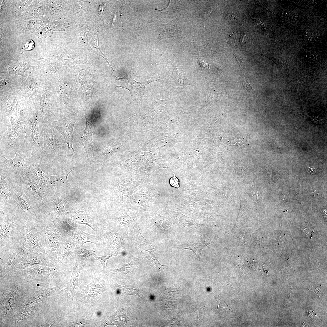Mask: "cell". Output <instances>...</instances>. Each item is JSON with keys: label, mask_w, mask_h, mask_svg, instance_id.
<instances>
[{"label": "cell", "mask_w": 327, "mask_h": 327, "mask_svg": "<svg viewBox=\"0 0 327 327\" xmlns=\"http://www.w3.org/2000/svg\"><path fill=\"white\" fill-rule=\"evenodd\" d=\"M13 151L15 156L13 159L9 160L6 158L3 151L0 150V173L20 180L22 174L29 166L36 159L40 158V156L29 148L26 147L25 145Z\"/></svg>", "instance_id": "obj_1"}, {"label": "cell", "mask_w": 327, "mask_h": 327, "mask_svg": "<svg viewBox=\"0 0 327 327\" xmlns=\"http://www.w3.org/2000/svg\"><path fill=\"white\" fill-rule=\"evenodd\" d=\"M51 129L43 121V146L40 156L48 158L60 154L65 150L64 142L58 132Z\"/></svg>", "instance_id": "obj_2"}, {"label": "cell", "mask_w": 327, "mask_h": 327, "mask_svg": "<svg viewBox=\"0 0 327 327\" xmlns=\"http://www.w3.org/2000/svg\"><path fill=\"white\" fill-rule=\"evenodd\" d=\"M43 121L37 113H34L28 119V129L26 130L27 140L30 143L29 149L39 155L43 146Z\"/></svg>", "instance_id": "obj_3"}, {"label": "cell", "mask_w": 327, "mask_h": 327, "mask_svg": "<svg viewBox=\"0 0 327 327\" xmlns=\"http://www.w3.org/2000/svg\"><path fill=\"white\" fill-rule=\"evenodd\" d=\"M59 226L61 230L73 239L76 247L82 246L88 242L98 245L101 244L102 239L100 235H92L81 230L71 222L61 221Z\"/></svg>", "instance_id": "obj_4"}, {"label": "cell", "mask_w": 327, "mask_h": 327, "mask_svg": "<svg viewBox=\"0 0 327 327\" xmlns=\"http://www.w3.org/2000/svg\"><path fill=\"white\" fill-rule=\"evenodd\" d=\"M76 121L73 113L71 112L65 117L54 121H44L51 127L54 128L60 133L64 138L70 152L74 151L73 147L74 128Z\"/></svg>", "instance_id": "obj_5"}, {"label": "cell", "mask_w": 327, "mask_h": 327, "mask_svg": "<svg viewBox=\"0 0 327 327\" xmlns=\"http://www.w3.org/2000/svg\"><path fill=\"white\" fill-rule=\"evenodd\" d=\"M26 133L8 125L6 130L0 135V150H12L25 145Z\"/></svg>", "instance_id": "obj_6"}, {"label": "cell", "mask_w": 327, "mask_h": 327, "mask_svg": "<svg viewBox=\"0 0 327 327\" xmlns=\"http://www.w3.org/2000/svg\"><path fill=\"white\" fill-rule=\"evenodd\" d=\"M20 184L24 193L33 207L38 208L43 200L46 189L42 188L35 181L31 179L25 173L20 180Z\"/></svg>", "instance_id": "obj_7"}, {"label": "cell", "mask_w": 327, "mask_h": 327, "mask_svg": "<svg viewBox=\"0 0 327 327\" xmlns=\"http://www.w3.org/2000/svg\"><path fill=\"white\" fill-rule=\"evenodd\" d=\"M98 233L103 236L107 246L124 255L127 252L124 246V239L117 231L107 228L97 223Z\"/></svg>", "instance_id": "obj_8"}, {"label": "cell", "mask_w": 327, "mask_h": 327, "mask_svg": "<svg viewBox=\"0 0 327 327\" xmlns=\"http://www.w3.org/2000/svg\"><path fill=\"white\" fill-rule=\"evenodd\" d=\"M0 205L12 206L15 203V191L20 180H17L0 173Z\"/></svg>", "instance_id": "obj_9"}, {"label": "cell", "mask_w": 327, "mask_h": 327, "mask_svg": "<svg viewBox=\"0 0 327 327\" xmlns=\"http://www.w3.org/2000/svg\"><path fill=\"white\" fill-rule=\"evenodd\" d=\"M40 158L36 159L29 166L25 173L36 182L43 189H45L50 186L49 176L41 169L39 164Z\"/></svg>", "instance_id": "obj_10"}, {"label": "cell", "mask_w": 327, "mask_h": 327, "mask_svg": "<svg viewBox=\"0 0 327 327\" xmlns=\"http://www.w3.org/2000/svg\"><path fill=\"white\" fill-rule=\"evenodd\" d=\"M86 125L84 135L81 137H76L77 141L84 147L88 156L93 154L95 147L92 140V134L94 125L92 121L88 117L85 116Z\"/></svg>", "instance_id": "obj_11"}, {"label": "cell", "mask_w": 327, "mask_h": 327, "mask_svg": "<svg viewBox=\"0 0 327 327\" xmlns=\"http://www.w3.org/2000/svg\"><path fill=\"white\" fill-rule=\"evenodd\" d=\"M131 69V68L129 72L123 78H119L116 77V80L121 82V85L117 87H121L127 89L130 93L134 90H144L146 86L152 81L150 79L142 82H137L134 80V75Z\"/></svg>", "instance_id": "obj_12"}, {"label": "cell", "mask_w": 327, "mask_h": 327, "mask_svg": "<svg viewBox=\"0 0 327 327\" xmlns=\"http://www.w3.org/2000/svg\"><path fill=\"white\" fill-rule=\"evenodd\" d=\"M94 218L90 213L85 212L83 209H80L74 213L72 216V222L75 223L87 225L98 233L97 223L95 222Z\"/></svg>", "instance_id": "obj_13"}, {"label": "cell", "mask_w": 327, "mask_h": 327, "mask_svg": "<svg viewBox=\"0 0 327 327\" xmlns=\"http://www.w3.org/2000/svg\"><path fill=\"white\" fill-rule=\"evenodd\" d=\"M86 261L76 257L72 275L69 282V291L71 296L75 288L78 285V280L80 273L86 264Z\"/></svg>", "instance_id": "obj_14"}, {"label": "cell", "mask_w": 327, "mask_h": 327, "mask_svg": "<svg viewBox=\"0 0 327 327\" xmlns=\"http://www.w3.org/2000/svg\"><path fill=\"white\" fill-rule=\"evenodd\" d=\"M76 247L74 240L68 236L64 245L62 255L64 261L67 263L76 260Z\"/></svg>", "instance_id": "obj_15"}, {"label": "cell", "mask_w": 327, "mask_h": 327, "mask_svg": "<svg viewBox=\"0 0 327 327\" xmlns=\"http://www.w3.org/2000/svg\"><path fill=\"white\" fill-rule=\"evenodd\" d=\"M213 242H210V240L206 238L201 237L191 241L190 243L189 246L185 247L184 249L193 251L196 256L197 259L200 261L201 252L203 249L208 245Z\"/></svg>", "instance_id": "obj_16"}, {"label": "cell", "mask_w": 327, "mask_h": 327, "mask_svg": "<svg viewBox=\"0 0 327 327\" xmlns=\"http://www.w3.org/2000/svg\"><path fill=\"white\" fill-rule=\"evenodd\" d=\"M74 169L57 175L49 176L50 186H64L68 184L67 177Z\"/></svg>", "instance_id": "obj_17"}, {"label": "cell", "mask_w": 327, "mask_h": 327, "mask_svg": "<svg viewBox=\"0 0 327 327\" xmlns=\"http://www.w3.org/2000/svg\"><path fill=\"white\" fill-rule=\"evenodd\" d=\"M95 249L88 250L83 248L82 246L76 247L75 249L76 258L78 257L81 260L86 261L89 257H94L96 255L95 253Z\"/></svg>", "instance_id": "obj_18"}, {"label": "cell", "mask_w": 327, "mask_h": 327, "mask_svg": "<svg viewBox=\"0 0 327 327\" xmlns=\"http://www.w3.org/2000/svg\"><path fill=\"white\" fill-rule=\"evenodd\" d=\"M9 119L10 126L14 127L22 132H26V127L28 124L27 121L23 120L13 115L10 116Z\"/></svg>", "instance_id": "obj_19"}, {"label": "cell", "mask_w": 327, "mask_h": 327, "mask_svg": "<svg viewBox=\"0 0 327 327\" xmlns=\"http://www.w3.org/2000/svg\"><path fill=\"white\" fill-rule=\"evenodd\" d=\"M116 286L122 292L124 293L126 297L129 295H132L140 297L138 289L135 286L127 285L122 286L116 284Z\"/></svg>", "instance_id": "obj_20"}, {"label": "cell", "mask_w": 327, "mask_h": 327, "mask_svg": "<svg viewBox=\"0 0 327 327\" xmlns=\"http://www.w3.org/2000/svg\"><path fill=\"white\" fill-rule=\"evenodd\" d=\"M136 262L135 260H133L121 268L112 269V271L113 274L117 275H123L128 273L130 269L134 267Z\"/></svg>", "instance_id": "obj_21"}, {"label": "cell", "mask_w": 327, "mask_h": 327, "mask_svg": "<svg viewBox=\"0 0 327 327\" xmlns=\"http://www.w3.org/2000/svg\"><path fill=\"white\" fill-rule=\"evenodd\" d=\"M25 240L28 244L32 247L38 246L39 242L36 236L33 233L27 230L25 233Z\"/></svg>", "instance_id": "obj_22"}, {"label": "cell", "mask_w": 327, "mask_h": 327, "mask_svg": "<svg viewBox=\"0 0 327 327\" xmlns=\"http://www.w3.org/2000/svg\"><path fill=\"white\" fill-rule=\"evenodd\" d=\"M120 254H121L120 253L116 251L114 253L107 256L99 257L96 255L94 257L96 260L101 263L103 269H104L106 267V263L108 260L112 257L117 256Z\"/></svg>", "instance_id": "obj_23"}, {"label": "cell", "mask_w": 327, "mask_h": 327, "mask_svg": "<svg viewBox=\"0 0 327 327\" xmlns=\"http://www.w3.org/2000/svg\"><path fill=\"white\" fill-rule=\"evenodd\" d=\"M39 259L35 257H31L25 259L21 263L20 267L22 268L27 267L33 265L40 264Z\"/></svg>", "instance_id": "obj_24"}, {"label": "cell", "mask_w": 327, "mask_h": 327, "mask_svg": "<svg viewBox=\"0 0 327 327\" xmlns=\"http://www.w3.org/2000/svg\"><path fill=\"white\" fill-rule=\"evenodd\" d=\"M9 72L11 74H18L23 76L24 70L19 66L14 65L9 67L8 70Z\"/></svg>", "instance_id": "obj_25"}, {"label": "cell", "mask_w": 327, "mask_h": 327, "mask_svg": "<svg viewBox=\"0 0 327 327\" xmlns=\"http://www.w3.org/2000/svg\"><path fill=\"white\" fill-rule=\"evenodd\" d=\"M177 74L179 80V84L180 85L184 86L189 84V80L185 78L179 71H177Z\"/></svg>", "instance_id": "obj_26"}, {"label": "cell", "mask_w": 327, "mask_h": 327, "mask_svg": "<svg viewBox=\"0 0 327 327\" xmlns=\"http://www.w3.org/2000/svg\"><path fill=\"white\" fill-rule=\"evenodd\" d=\"M169 183L170 185L173 187L177 188L179 189V180L176 176L175 174H174V176L171 177L169 179Z\"/></svg>", "instance_id": "obj_27"}, {"label": "cell", "mask_w": 327, "mask_h": 327, "mask_svg": "<svg viewBox=\"0 0 327 327\" xmlns=\"http://www.w3.org/2000/svg\"><path fill=\"white\" fill-rule=\"evenodd\" d=\"M216 95L213 94H206V103L207 104H210V103H214L216 102Z\"/></svg>", "instance_id": "obj_28"}, {"label": "cell", "mask_w": 327, "mask_h": 327, "mask_svg": "<svg viewBox=\"0 0 327 327\" xmlns=\"http://www.w3.org/2000/svg\"><path fill=\"white\" fill-rule=\"evenodd\" d=\"M34 43L31 40H29L27 41L25 43L24 48L27 50H30L32 49L34 47Z\"/></svg>", "instance_id": "obj_29"}, {"label": "cell", "mask_w": 327, "mask_h": 327, "mask_svg": "<svg viewBox=\"0 0 327 327\" xmlns=\"http://www.w3.org/2000/svg\"><path fill=\"white\" fill-rule=\"evenodd\" d=\"M243 85L245 87V88L247 90L249 91H253V88L250 83L247 81L245 82L243 84Z\"/></svg>", "instance_id": "obj_30"}, {"label": "cell", "mask_w": 327, "mask_h": 327, "mask_svg": "<svg viewBox=\"0 0 327 327\" xmlns=\"http://www.w3.org/2000/svg\"><path fill=\"white\" fill-rule=\"evenodd\" d=\"M247 38V35L244 32L241 33L240 36V41L241 44L244 43Z\"/></svg>", "instance_id": "obj_31"}, {"label": "cell", "mask_w": 327, "mask_h": 327, "mask_svg": "<svg viewBox=\"0 0 327 327\" xmlns=\"http://www.w3.org/2000/svg\"><path fill=\"white\" fill-rule=\"evenodd\" d=\"M318 170L316 167H310L307 169V171L311 173L314 174L316 173Z\"/></svg>", "instance_id": "obj_32"}, {"label": "cell", "mask_w": 327, "mask_h": 327, "mask_svg": "<svg viewBox=\"0 0 327 327\" xmlns=\"http://www.w3.org/2000/svg\"><path fill=\"white\" fill-rule=\"evenodd\" d=\"M9 81V79L8 78H1V85H6L8 84Z\"/></svg>", "instance_id": "obj_33"}, {"label": "cell", "mask_w": 327, "mask_h": 327, "mask_svg": "<svg viewBox=\"0 0 327 327\" xmlns=\"http://www.w3.org/2000/svg\"><path fill=\"white\" fill-rule=\"evenodd\" d=\"M235 35V33H234L231 34L230 35V41L231 40V42H234L236 41V35Z\"/></svg>", "instance_id": "obj_34"}, {"label": "cell", "mask_w": 327, "mask_h": 327, "mask_svg": "<svg viewBox=\"0 0 327 327\" xmlns=\"http://www.w3.org/2000/svg\"><path fill=\"white\" fill-rule=\"evenodd\" d=\"M230 19L231 20H235V15L233 13H230L228 15Z\"/></svg>", "instance_id": "obj_35"}]
</instances>
